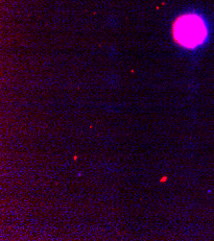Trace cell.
Instances as JSON below:
<instances>
[{
  "instance_id": "6da1fadb",
  "label": "cell",
  "mask_w": 214,
  "mask_h": 241,
  "mask_svg": "<svg viewBox=\"0 0 214 241\" xmlns=\"http://www.w3.org/2000/svg\"><path fill=\"white\" fill-rule=\"evenodd\" d=\"M172 33L175 41L180 47L186 50H196L206 44L210 29L204 15L189 12L176 18Z\"/></svg>"
}]
</instances>
